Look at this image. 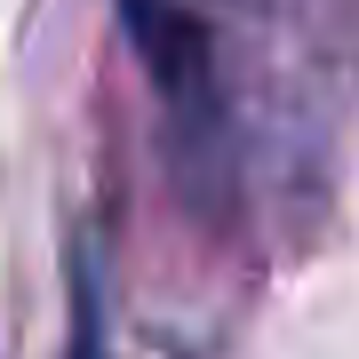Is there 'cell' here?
<instances>
[{
	"label": "cell",
	"instance_id": "cell-1",
	"mask_svg": "<svg viewBox=\"0 0 359 359\" xmlns=\"http://www.w3.org/2000/svg\"><path fill=\"white\" fill-rule=\"evenodd\" d=\"M231 8L240 0H120L144 65H152V80L168 88L176 112H208V96H216V32Z\"/></svg>",
	"mask_w": 359,
	"mask_h": 359
},
{
	"label": "cell",
	"instance_id": "cell-2",
	"mask_svg": "<svg viewBox=\"0 0 359 359\" xmlns=\"http://www.w3.org/2000/svg\"><path fill=\"white\" fill-rule=\"evenodd\" d=\"M65 359H104V327H96V287L80 271V304H72V351Z\"/></svg>",
	"mask_w": 359,
	"mask_h": 359
}]
</instances>
